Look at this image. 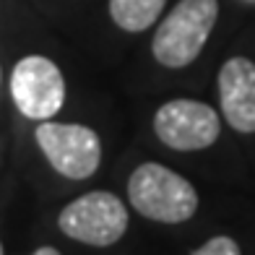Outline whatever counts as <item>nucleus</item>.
Masks as SVG:
<instances>
[{
    "instance_id": "f257e3e1",
    "label": "nucleus",
    "mask_w": 255,
    "mask_h": 255,
    "mask_svg": "<svg viewBox=\"0 0 255 255\" xmlns=\"http://www.w3.org/2000/svg\"><path fill=\"white\" fill-rule=\"evenodd\" d=\"M128 198L141 216L161 224L188 222L198 208V193L193 185L156 161H146L130 175Z\"/></svg>"
},
{
    "instance_id": "f03ea898",
    "label": "nucleus",
    "mask_w": 255,
    "mask_h": 255,
    "mask_svg": "<svg viewBox=\"0 0 255 255\" xmlns=\"http://www.w3.org/2000/svg\"><path fill=\"white\" fill-rule=\"evenodd\" d=\"M219 18L216 0H180L159 24L151 52L159 65L185 68L201 55L203 44Z\"/></svg>"
},
{
    "instance_id": "7ed1b4c3",
    "label": "nucleus",
    "mask_w": 255,
    "mask_h": 255,
    "mask_svg": "<svg viewBox=\"0 0 255 255\" xmlns=\"http://www.w3.org/2000/svg\"><path fill=\"white\" fill-rule=\"evenodd\" d=\"M57 227L84 245L107 248L125 235L128 211L118 195L107 190H91L63 208L57 216Z\"/></svg>"
},
{
    "instance_id": "20e7f679",
    "label": "nucleus",
    "mask_w": 255,
    "mask_h": 255,
    "mask_svg": "<svg viewBox=\"0 0 255 255\" xmlns=\"http://www.w3.org/2000/svg\"><path fill=\"white\" fill-rule=\"evenodd\" d=\"M37 143L50 164L71 180H86L99 169L102 143L86 125L42 120L37 128Z\"/></svg>"
},
{
    "instance_id": "39448f33",
    "label": "nucleus",
    "mask_w": 255,
    "mask_h": 255,
    "mask_svg": "<svg viewBox=\"0 0 255 255\" xmlns=\"http://www.w3.org/2000/svg\"><path fill=\"white\" fill-rule=\"evenodd\" d=\"M10 97L29 120H50L65 102V78L50 57L29 55L18 60L10 76Z\"/></svg>"
},
{
    "instance_id": "423d86ee",
    "label": "nucleus",
    "mask_w": 255,
    "mask_h": 255,
    "mask_svg": "<svg viewBox=\"0 0 255 255\" xmlns=\"http://www.w3.org/2000/svg\"><path fill=\"white\" fill-rule=\"evenodd\" d=\"M154 130L159 141L175 151H201L216 143L222 125L214 107L206 102L172 99L156 110Z\"/></svg>"
},
{
    "instance_id": "0eeeda50",
    "label": "nucleus",
    "mask_w": 255,
    "mask_h": 255,
    "mask_svg": "<svg viewBox=\"0 0 255 255\" xmlns=\"http://www.w3.org/2000/svg\"><path fill=\"white\" fill-rule=\"evenodd\" d=\"M219 102L227 123L237 133H255V63L229 57L219 71Z\"/></svg>"
},
{
    "instance_id": "6e6552de",
    "label": "nucleus",
    "mask_w": 255,
    "mask_h": 255,
    "mask_svg": "<svg viewBox=\"0 0 255 255\" xmlns=\"http://www.w3.org/2000/svg\"><path fill=\"white\" fill-rule=\"evenodd\" d=\"M167 0H110V16L123 31H146L156 24Z\"/></svg>"
},
{
    "instance_id": "1a4fd4ad",
    "label": "nucleus",
    "mask_w": 255,
    "mask_h": 255,
    "mask_svg": "<svg viewBox=\"0 0 255 255\" xmlns=\"http://www.w3.org/2000/svg\"><path fill=\"white\" fill-rule=\"evenodd\" d=\"M190 255H240V245L232 237L219 235V237H211L198 250H193Z\"/></svg>"
},
{
    "instance_id": "9d476101",
    "label": "nucleus",
    "mask_w": 255,
    "mask_h": 255,
    "mask_svg": "<svg viewBox=\"0 0 255 255\" xmlns=\"http://www.w3.org/2000/svg\"><path fill=\"white\" fill-rule=\"evenodd\" d=\"M31 255H63L57 248H39L37 253H31Z\"/></svg>"
},
{
    "instance_id": "9b49d317",
    "label": "nucleus",
    "mask_w": 255,
    "mask_h": 255,
    "mask_svg": "<svg viewBox=\"0 0 255 255\" xmlns=\"http://www.w3.org/2000/svg\"><path fill=\"white\" fill-rule=\"evenodd\" d=\"M0 255H3V245H0Z\"/></svg>"
}]
</instances>
